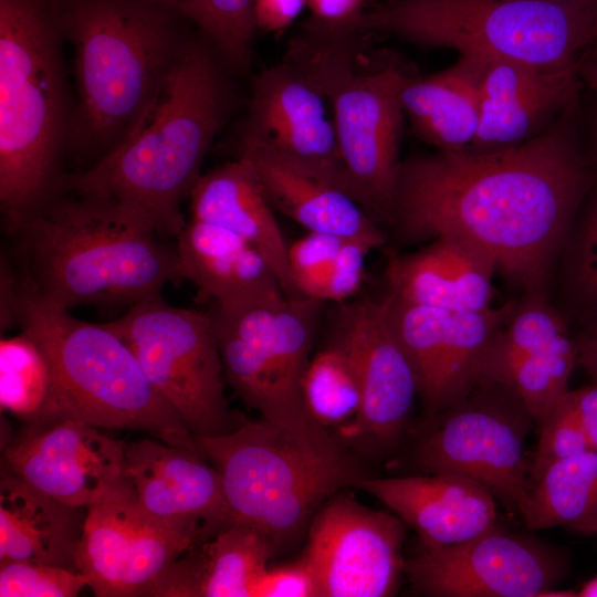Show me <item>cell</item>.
<instances>
[{
	"label": "cell",
	"mask_w": 597,
	"mask_h": 597,
	"mask_svg": "<svg viewBox=\"0 0 597 597\" xmlns=\"http://www.w3.org/2000/svg\"><path fill=\"white\" fill-rule=\"evenodd\" d=\"M565 119L519 145L400 161L389 221L407 240H461L538 293L585 186Z\"/></svg>",
	"instance_id": "6da1fadb"
},
{
	"label": "cell",
	"mask_w": 597,
	"mask_h": 597,
	"mask_svg": "<svg viewBox=\"0 0 597 597\" xmlns=\"http://www.w3.org/2000/svg\"><path fill=\"white\" fill-rule=\"evenodd\" d=\"M229 73L212 43L190 33L137 128L95 165L64 175L60 188L118 202L143 214L161 237L177 238L187 223L181 202L233 108Z\"/></svg>",
	"instance_id": "7a4b0ae2"
},
{
	"label": "cell",
	"mask_w": 597,
	"mask_h": 597,
	"mask_svg": "<svg viewBox=\"0 0 597 597\" xmlns=\"http://www.w3.org/2000/svg\"><path fill=\"white\" fill-rule=\"evenodd\" d=\"M71 44L77 102L66 156L86 169L125 142L159 96L190 34L156 0H53Z\"/></svg>",
	"instance_id": "3957f363"
},
{
	"label": "cell",
	"mask_w": 597,
	"mask_h": 597,
	"mask_svg": "<svg viewBox=\"0 0 597 597\" xmlns=\"http://www.w3.org/2000/svg\"><path fill=\"white\" fill-rule=\"evenodd\" d=\"M15 235L25 263L21 282L62 308L129 307L181 280L176 247L113 200L59 188Z\"/></svg>",
	"instance_id": "277c9868"
},
{
	"label": "cell",
	"mask_w": 597,
	"mask_h": 597,
	"mask_svg": "<svg viewBox=\"0 0 597 597\" xmlns=\"http://www.w3.org/2000/svg\"><path fill=\"white\" fill-rule=\"evenodd\" d=\"M53 0H0V207L15 235L59 190L74 104Z\"/></svg>",
	"instance_id": "5b68a950"
},
{
	"label": "cell",
	"mask_w": 597,
	"mask_h": 597,
	"mask_svg": "<svg viewBox=\"0 0 597 597\" xmlns=\"http://www.w3.org/2000/svg\"><path fill=\"white\" fill-rule=\"evenodd\" d=\"M10 323L38 343L50 364L54 399L45 426L71 418L196 448L192 433L151 385L132 347L107 323L78 320L21 281L2 320V325Z\"/></svg>",
	"instance_id": "8992f818"
},
{
	"label": "cell",
	"mask_w": 597,
	"mask_h": 597,
	"mask_svg": "<svg viewBox=\"0 0 597 597\" xmlns=\"http://www.w3.org/2000/svg\"><path fill=\"white\" fill-rule=\"evenodd\" d=\"M193 441L220 473L233 521L258 530L273 547L365 476L338 434L314 439L263 418Z\"/></svg>",
	"instance_id": "52a82bcc"
},
{
	"label": "cell",
	"mask_w": 597,
	"mask_h": 597,
	"mask_svg": "<svg viewBox=\"0 0 597 597\" xmlns=\"http://www.w3.org/2000/svg\"><path fill=\"white\" fill-rule=\"evenodd\" d=\"M597 0H391L366 10L357 29L426 49L576 66L593 41Z\"/></svg>",
	"instance_id": "ba28073f"
},
{
	"label": "cell",
	"mask_w": 597,
	"mask_h": 597,
	"mask_svg": "<svg viewBox=\"0 0 597 597\" xmlns=\"http://www.w3.org/2000/svg\"><path fill=\"white\" fill-rule=\"evenodd\" d=\"M359 33L306 21L284 57L295 63L328 102L341 154L362 206L376 221H389L400 165L405 74L392 65L357 69Z\"/></svg>",
	"instance_id": "9c48e42d"
},
{
	"label": "cell",
	"mask_w": 597,
	"mask_h": 597,
	"mask_svg": "<svg viewBox=\"0 0 597 597\" xmlns=\"http://www.w3.org/2000/svg\"><path fill=\"white\" fill-rule=\"evenodd\" d=\"M321 304L283 295L211 314L227 384L261 418L314 439L335 434L310 417L302 395Z\"/></svg>",
	"instance_id": "30bf717a"
},
{
	"label": "cell",
	"mask_w": 597,
	"mask_h": 597,
	"mask_svg": "<svg viewBox=\"0 0 597 597\" xmlns=\"http://www.w3.org/2000/svg\"><path fill=\"white\" fill-rule=\"evenodd\" d=\"M132 347L144 373L192 436L228 433L244 420L230 410L211 314L166 303L133 304L107 323Z\"/></svg>",
	"instance_id": "8fae6325"
},
{
	"label": "cell",
	"mask_w": 597,
	"mask_h": 597,
	"mask_svg": "<svg viewBox=\"0 0 597 597\" xmlns=\"http://www.w3.org/2000/svg\"><path fill=\"white\" fill-rule=\"evenodd\" d=\"M422 425L417 468L471 478L511 515L523 516L531 488L525 446L535 421L510 387L481 380Z\"/></svg>",
	"instance_id": "7c38bea8"
},
{
	"label": "cell",
	"mask_w": 597,
	"mask_h": 597,
	"mask_svg": "<svg viewBox=\"0 0 597 597\" xmlns=\"http://www.w3.org/2000/svg\"><path fill=\"white\" fill-rule=\"evenodd\" d=\"M566 552L536 536L493 528L406 559L412 590L432 597H541L565 577Z\"/></svg>",
	"instance_id": "4fadbf2b"
},
{
	"label": "cell",
	"mask_w": 597,
	"mask_h": 597,
	"mask_svg": "<svg viewBox=\"0 0 597 597\" xmlns=\"http://www.w3.org/2000/svg\"><path fill=\"white\" fill-rule=\"evenodd\" d=\"M200 542L149 514L125 479L86 509L76 568L96 596H149L172 564Z\"/></svg>",
	"instance_id": "5bb4252c"
},
{
	"label": "cell",
	"mask_w": 597,
	"mask_h": 597,
	"mask_svg": "<svg viewBox=\"0 0 597 597\" xmlns=\"http://www.w3.org/2000/svg\"><path fill=\"white\" fill-rule=\"evenodd\" d=\"M302 557L320 597H389L405 575L406 524L395 513L370 509L336 493L315 513Z\"/></svg>",
	"instance_id": "9a60e30c"
},
{
	"label": "cell",
	"mask_w": 597,
	"mask_h": 597,
	"mask_svg": "<svg viewBox=\"0 0 597 597\" xmlns=\"http://www.w3.org/2000/svg\"><path fill=\"white\" fill-rule=\"evenodd\" d=\"M391 296L342 306L334 339L348 353L358 374L362 408L341 438L362 440L368 451L388 454L401 442L411 417L418 381L392 327Z\"/></svg>",
	"instance_id": "2e32d148"
},
{
	"label": "cell",
	"mask_w": 597,
	"mask_h": 597,
	"mask_svg": "<svg viewBox=\"0 0 597 597\" xmlns=\"http://www.w3.org/2000/svg\"><path fill=\"white\" fill-rule=\"evenodd\" d=\"M241 142L261 144L293 168L360 203L341 154L328 102L291 60L283 57L254 76Z\"/></svg>",
	"instance_id": "e0dca14e"
},
{
	"label": "cell",
	"mask_w": 597,
	"mask_h": 597,
	"mask_svg": "<svg viewBox=\"0 0 597 597\" xmlns=\"http://www.w3.org/2000/svg\"><path fill=\"white\" fill-rule=\"evenodd\" d=\"M389 294L391 324L413 367L425 422L480 381L491 345L515 303L454 312Z\"/></svg>",
	"instance_id": "ac0fdd59"
},
{
	"label": "cell",
	"mask_w": 597,
	"mask_h": 597,
	"mask_svg": "<svg viewBox=\"0 0 597 597\" xmlns=\"http://www.w3.org/2000/svg\"><path fill=\"white\" fill-rule=\"evenodd\" d=\"M7 471L74 507L88 509L124 481L125 442L65 418L27 434L3 451Z\"/></svg>",
	"instance_id": "d6986e66"
},
{
	"label": "cell",
	"mask_w": 597,
	"mask_h": 597,
	"mask_svg": "<svg viewBox=\"0 0 597 597\" xmlns=\"http://www.w3.org/2000/svg\"><path fill=\"white\" fill-rule=\"evenodd\" d=\"M479 100V128L469 148L493 150L525 143L549 128L576 93V66L548 70L476 54L457 61Z\"/></svg>",
	"instance_id": "ffe728a7"
},
{
	"label": "cell",
	"mask_w": 597,
	"mask_h": 597,
	"mask_svg": "<svg viewBox=\"0 0 597 597\" xmlns=\"http://www.w3.org/2000/svg\"><path fill=\"white\" fill-rule=\"evenodd\" d=\"M124 475L149 514L201 542L234 522L220 473L197 448L154 437L125 442Z\"/></svg>",
	"instance_id": "44dd1931"
},
{
	"label": "cell",
	"mask_w": 597,
	"mask_h": 597,
	"mask_svg": "<svg viewBox=\"0 0 597 597\" xmlns=\"http://www.w3.org/2000/svg\"><path fill=\"white\" fill-rule=\"evenodd\" d=\"M413 528L426 548L469 541L496 526V500L478 481L439 472L366 478L354 484Z\"/></svg>",
	"instance_id": "7402d4cb"
},
{
	"label": "cell",
	"mask_w": 597,
	"mask_h": 597,
	"mask_svg": "<svg viewBox=\"0 0 597 597\" xmlns=\"http://www.w3.org/2000/svg\"><path fill=\"white\" fill-rule=\"evenodd\" d=\"M176 239L180 279L195 284L198 300L231 310L285 295L268 261L238 234L191 218Z\"/></svg>",
	"instance_id": "603a6c76"
},
{
	"label": "cell",
	"mask_w": 597,
	"mask_h": 597,
	"mask_svg": "<svg viewBox=\"0 0 597 597\" xmlns=\"http://www.w3.org/2000/svg\"><path fill=\"white\" fill-rule=\"evenodd\" d=\"M189 199L192 219L247 240L268 261L285 295H300L290 268V245L245 156L202 174Z\"/></svg>",
	"instance_id": "cb8c5ba5"
},
{
	"label": "cell",
	"mask_w": 597,
	"mask_h": 597,
	"mask_svg": "<svg viewBox=\"0 0 597 597\" xmlns=\"http://www.w3.org/2000/svg\"><path fill=\"white\" fill-rule=\"evenodd\" d=\"M493 262L472 245L439 238L421 250L394 256L387 265L389 292L397 298L448 311L491 306Z\"/></svg>",
	"instance_id": "d4e9b609"
},
{
	"label": "cell",
	"mask_w": 597,
	"mask_h": 597,
	"mask_svg": "<svg viewBox=\"0 0 597 597\" xmlns=\"http://www.w3.org/2000/svg\"><path fill=\"white\" fill-rule=\"evenodd\" d=\"M240 155L250 160L271 206L307 232L384 244L377 221L350 195L293 168L261 144L241 142Z\"/></svg>",
	"instance_id": "484cf974"
},
{
	"label": "cell",
	"mask_w": 597,
	"mask_h": 597,
	"mask_svg": "<svg viewBox=\"0 0 597 597\" xmlns=\"http://www.w3.org/2000/svg\"><path fill=\"white\" fill-rule=\"evenodd\" d=\"M83 510L7 471L0 480V563L34 562L77 570Z\"/></svg>",
	"instance_id": "4316f807"
},
{
	"label": "cell",
	"mask_w": 597,
	"mask_h": 597,
	"mask_svg": "<svg viewBox=\"0 0 597 597\" xmlns=\"http://www.w3.org/2000/svg\"><path fill=\"white\" fill-rule=\"evenodd\" d=\"M272 549L258 530L233 522L184 553L149 596L253 597Z\"/></svg>",
	"instance_id": "83f0119b"
},
{
	"label": "cell",
	"mask_w": 597,
	"mask_h": 597,
	"mask_svg": "<svg viewBox=\"0 0 597 597\" xmlns=\"http://www.w3.org/2000/svg\"><path fill=\"white\" fill-rule=\"evenodd\" d=\"M400 100L412 132L438 150L469 149L479 128L474 85L455 62L427 76L405 75Z\"/></svg>",
	"instance_id": "f1b7e54d"
},
{
	"label": "cell",
	"mask_w": 597,
	"mask_h": 597,
	"mask_svg": "<svg viewBox=\"0 0 597 597\" xmlns=\"http://www.w3.org/2000/svg\"><path fill=\"white\" fill-rule=\"evenodd\" d=\"M522 519L530 531L565 526L597 534V451L588 449L549 465L531 484Z\"/></svg>",
	"instance_id": "f546056e"
},
{
	"label": "cell",
	"mask_w": 597,
	"mask_h": 597,
	"mask_svg": "<svg viewBox=\"0 0 597 597\" xmlns=\"http://www.w3.org/2000/svg\"><path fill=\"white\" fill-rule=\"evenodd\" d=\"M575 364L576 344L566 333L541 349L491 368L481 380L510 387L540 426L569 390Z\"/></svg>",
	"instance_id": "4dcf8cb0"
},
{
	"label": "cell",
	"mask_w": 597,
	"mask_h": 597,
	"mask_svg": "<svg viewBox=\"0 0 597 597\" xmlns=\"http://www.w3.org/2000/svg\"><path fill=\"white\" fill-rule=\"evenodd\" d=\"M54 381L50 364L25 332L0 341V405L13 416L46 425L53 406Z\"/></svg>",
	"instance_id": "1f68e13d"
},
{
	"label": "cell",
	"mask_w": 597,
	"mask_h": 597,
	"mask_svg": "<svg viewBox=\"0 0 597 597\" xmlns=\"http://www.w3.org/2000/svg\"><path fill=\"white\" fill-rule=\"evenodd\" d=\"M302 395L310 417L333 431L352 425L362 408V388L346 349L332 343L311 357L302 379Z\"/></svg>",
	"instance_id": "d6a6232c"
},
{
	"label": "cell",
	"mask_w": 597,
	"mask_h": 597,
	"mask_svg": "<svg viewBox=\"0 0 597 597\" xmlns=\"http://www.w3.org/2000/svg\"><path fill=\"white\" fill-rule=\"evenodd\" d=\"M197 27L232 73H245L258 32L254 0H156Z\"/></svg>",
	"instance_id": "836d02e7"
},
{
	"label": "cell",
	"mask_w": 597,
	"mask_h": 597,
	"mask_svg": "<svg viewBox=\"0 0 597 597\" xmlns=\"http://www.w3.org/2000/svg\"><path fill=\"white\" fill-rule=\"evenodd\" d=\"M373 249L365 241L348 240L329 264L295 280L298 294L320 302H343L354 296L363 283L365 260Z\"/></svg>",
	"instance_id": "e575fe53"
},
{
	"label": "cell",
	"mask_w": 597,
	"mask_h": 597,
	"mask_svg": "<svg viewBox=\"0 0 597 597\" xmlns=\"http://www.w3.org/2000/svg\"><path fill=\"white\" fill-rule=\"evenodd\" d=\"M88 587L78 570L34 562L0 563V597H74Z\"/></svg>",
	"instance_id": "d590c367"
},
{
	"label": "cell",
	"mask_w": 597,
	"mask_h": 597,
	"mask_svg": "<svg viewBox=\"0 0 597 597\" xmlns=\"http://www.w3.org/2000/svg\"><path fill=\"white\" fill-rule=\"evenodd\" d=\"M538 428L540 439L531 459L530 484L553 463L589 449L584 427L567 392L556 402Z\"/></svg>",
	"instance_id": "8d00e7d4"
},
{
	"label": "cell",
	"mask_w": 597,
	"mask_h": 597,
	"mask_svg": "<svg viewBox=\"0 0 597 597\" xmlns=\"http://www.w3.org/2000/svg\"><path fill=\"white\" fill-rule=\"evenodd\" d=\"M253 597H320L315 575L301 556L294 563L268 567L255 584Z\"/></svg>",
	"instance_id": "74e56055"
},
{
	"label": "cell",
	"mask_w": 597,
	"mask_h": 597,
	"mask_svg": "<svg viewBox=\"0 0 597 597\" xmlns=\"http://www.w3.org/2000/svg\"><path fill=\"white\" fill-rule=\"evenodd\" d=\"M350 239L336 234L307 232L289 248L290 268L295 280L329 264Z\"/></svg>",
	"instance_id": "f35d334b"
},
{
	"label": "cell",
	"mask_w": 597,
	"mask_h": 597,
	"mask_svg": "<svg viewBox=\"0 0 597 597\" xmlns=\"http://www.w3.org/2000/svg\"><path fill=\"white\" fill-rule=\"evenodd\" d=\"M574 276L582 296L586 301L597 303V197L579 238Z\"/></svg>",
	"instance_id": "ab89813d"
},
{
	"label": "cell",
	"mask_w": 597,
	"mask_h": 597,
	"mask_svg": "<svg viewBox=\"0 0 597 597\" xmlns=\"http://www.w3.org/2000/svg\"><path fill=\"white\" fill-rule=\"evenodd\" d=\"M367 0H307L311 21L332 30H357ZM362 32V31H360Z\"/></svg>",
	"instance_id": "60d3db41"
},
{
	"label": "cell",
	"mask_w": 597,
	"mask_h": 597,
	"mask_svg": "<svg viewBox=\"0 0 597 597\" xmlns=\"http://www.w3.org/2000/svg\"><path fill=\"white\" fill-rule=\"evenodd\" d=\"M307 7V0H254L258 31L281 32Z\"/></svg>",
	"instance_id": "b9f144b4"
},
{
	"label": "cell",
	"mask_w": 597,
	"mask_h": 597,
	"mask_svg": "<svg viewBox=\"0 0 597 597\" xmlns=\"http://www.w3.org/2000/svg\"><path fill=\"white\" fill-rule=\"evenodd\" d=\"M567 396L584 427L589 449L597 451V383L568 390Z\"/></svg>",
	"instance_id": "7bdbcfd3"
},
{
	"label": "cell",
	"mask_w": 597,
	"mask_h": 597,
	"mask_svg": "<svg viewBox=\"0 0 597 597\" xmlns=\"http://www.w3.org/2000/svg\"><path fill=\"white\" fill-rule=\"evenodd\" d=\"M576 344V363L597 383V320Z\"/></svg>",
	"instance_id": "ee69618b"
},
{
	"label": "cell",
	"mask_w": 597,
	"mask_h": 597,
	"mask_svg": "<svg viewBox=\"0 0 597 597\" xmlns=\"http://www.w3.org/2000/svg\"><path fill=\"white\" fill-rule=\"evenodd\" d=\"M585 76L588 84L597 93V52H595L593 60L587 65Z\"/></svg>",
	"instance_id": "f6af8a7d"
},
{
	"label": "cell",
	"mask_w": 597,
	"mask_h": 597,
	"mask_svg": "<svg viewBox=\"0 0 597 597\" xmlns=\"http://www.w3.org/2000/svg\"><path fill=\"white\" fill-rule=\"evenodd\" d=\"M579 597H597V576L588 580L578 591Z\"/></svg>",
	"instance_id": "bcb514c9"
},
{
	"label": "cell",
	"mask_w": 597,
	"mask_h": 597,
	"mask_svg": "<svg viewBox=\"0 0 597 597\" xmlns=\"http://www.w3.org/2000/svg\"><path fill=\"white\" fill-rule=\"evenodd\" d=\"M591 42L595 44L596 52H597V7H596V18H595V23H594L593 41Z\"/></svg>",
	"instance_id": "7dc6e473"
},
{
	"label": "cell",
	"mask_w": 597,
	"mask_h": 597,
	"mask_svg": "<svg viewBox=\"0 0 597 597\" xmlns=\"http://www.w3.org/2000/svg\"><path fill=\"white\" fill-rule=\"evenodd\" d=\"M596 154H597V128H596Z\"/></svg>",
	"instance_id": "c3c4849f"
}]
</instances>
